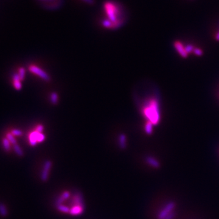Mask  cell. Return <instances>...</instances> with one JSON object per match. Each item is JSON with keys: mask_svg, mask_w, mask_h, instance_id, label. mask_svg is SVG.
<instances>
[{"mask_svg": "<svg viewBox=\"0 0 219 219\" xmlns=\"http://www.w3.org/2000/svg\"><path fill=\"white\" fill-rule=\"evenodd\" d=\"M20 80H23L25 76V69L23 68H21L19 69V74H18Z\"/></svg>", "mask_w": 219, "mask_h": 219, "instance_id": "cell-20", "label": "cell"}, {"mask_svg": "<svg viewBox=\"0 0 219 219\" xmlns=\"http://www.w3.org/2000/svg\"><path fill=\"white\" fill-rule=\"evenodd\" d=\"M11 133L13 135V136H21L23 133L21 130H18V129H14L12 130L11 131Z\"/></svg>", "mask_w": 219, "mask_h": 219, "instance_id": "cell-22", "label": "cell"}, {"mask_svg": "<svg viewBox=\"0 0 219 219\" xmlns=\"http://www.w3.org/2000/svg\"><path fill=\"white\" fill-rule=\"evenodd\" d=\"M41 1H52L53 0H41Z\"/></svg>", "mask_w": 219, "mask_h": 219, "instance_id": "cell-28", "label": "cell"}, {"mask_svg": "<svg viewBox=\"0 0 219 219\" xmlns=\"http://www.w3.org/2000/svg\"><path fill=\"white\" fill-rule=\"evenodd\" d=\"M13 148H14V150L15 151V153L19 156H21L24 155V153H23V150L21 148V147L17 145V144H15L13 145Z\"/></svg>", "mask_w": 219, "mask_h": 219, "instance_id": "cell-17", "label": "cell"}, {"mask_svg": "<svg viewBox=\"0 0 219 219\" xmlns=\"http://www.w3.org/2000/svg\"><path fill=\"white\" fill-rule=\"evenodd\" d=\"M13 85L16 89H20L21 88V83L20 81H13Z\"/></svg>", "mask_w": 219, "mask_h": 219, "instance_id": "cell-24", "label": "cell"}, {"mask_svg": "<svg viewBox=\"0 0 219 219\" xmlns=\"http://www.w3.org/2000/svg\"><path fill=\"white\" fill-rule=\"evenodd\" d=\"M84 207L79 206H74L70 209L69 214L72 215H80L83 212Z\"/></svg>", "mask_w": 219, "mask_h": 219, "instance_id": "cell-10", "label": "cell"}, {"mask_svg": "<svg viewBox=\"0 0 219 219\" xmlns=\"http://www.w3.org/2000/svg\"><path fill=\"white\" fill-rule=\"evenodd\" d=\"M119 147L121 149L126 148V136L124 134H120L119 137Z\"/></svg>", "mask_w": 219, "mask_h": 219, "instance_id": "cell-12", "label": "cell"}, {"mask_svg": "<svg viewBox=\"0 0 219 219\" xmlns=\"http://www.w3.org/2000/svg\"><path fill=\"white\" fill-rule=\"evenodd\" d=\"M185 48H186V50L187 51V52L189 54L190 52H193V50L194 49V47L191 45V44H187L185 46Z\"/></svg>", "mask_w": 219, "mask_h": 219, "instance_id": "cell-23", "label": "cell"}, {"mask_svg": "<svg viewBox=\"0 0 219 219\" xmlns=\"http://www.w3.org/2000/svg\"><path fill=\"white\" fill-rule=\"evenodd\" d=\"M52 165V163L50 160H46L44 162L41 173V179L42 181L45 182L48 179Z\"/></svg>", "mask_w": 219, "mask_h": 219, "instance_id": "cell-6", "label": "cell"}, {"mask_svg": "<svg viewBox=\"0 0 219 219\" xmlns=\"http://www.w3.org/2000/svg\"><path fill=\"white\" fill-rule=\"evenodd\" d=\"M147 163L154 168H158L159 167V162L154 158L151 156H148L146 158Z\"/></svg>", "mask_w": 219, "mask_h": 219, "instance_id": "cell-11", "label": "cell"}, {"mask_svg": "<svg viewBox=\"0 0 219 219\" xmlns=\"http://www.w3.org/2000/svg\"><path fill=\"white\" fill-rule=\"evenodd\" d=\"M30 72L32 73L37 75L40 77H41L43 80L45 81H49L50 80V76L43 69L38 68L35 65H30L29 68Z\"/></svg>", "mask_w": 219, "mask_h": 219, "instance_id": "cell-5", "label": "cell"}, {"mask_svg": "<svg viewBox=\"0 0 219 219\" xmlns=\"http://www.w3.org/2000/svg\"><path fill=\"white\" fill-rule=\"evenodd\" d=\"M103 10L106 18L103 20L102 26L106 28H117L122 24V6L113 1L103 4Z\"/></svg>", "mask_w": 219, "mask_h": 219, "instance_id": "cell-1", "label": "cell"}, {"mask_svg": "<svg viewBox=\"0 0 219 219\" xmlns=\"http://www.w3.org/2000/svg\"><path fill=\"white\" fill-rule=\"evenodd\" d=\"M6 138L10 141V142L11 144H13V145L16 144V141L12 133H7L6 135Z\"/></svg>", "mask_w": 219, "mask_h": 219, "instance_id": "cell-19", "label": "cell"}, {"mask_svg": "<svg viewBox=\"0 0 219 219\" xmlns=\"http://www.w3.org/2000/svg\"><path fill=\"white\" fill-rule=\"evenodd\" d=\"M57 209H58L59 211L61 212L66 213V214H68V213L69 214V211H70L69 207H68L66 206L63 205V204L57 206Z\"/></svg>", "mask_w": 219, "mask_h": 219, "instance_id": "cell-14", "label": "cell"}, {"mask_svg": "<svg viewBox=\"0 0 219 219\" xmlns=\"http://www.w3.org/2000/svg\"><path fill=\"white\" fill-rule=\"evenodd\" d=\"M58 94L55 92H53L50 94V101L52 103L56 104L58 102Z\"/></svg>", "mask_w": 219, "mask_h": 219, "instance_id": "cell-18", "label": "cell"}, {"mask_svg": "<svg viewBox=\"0 0 219 219\" xmlns=\"http://www.w3.org/2000/svg\"><path fill=\"white\" fill-rule=\"evenodd\" d=\"M83 1L86 2L88 4H92L93 3V0H83Z\"/></svg>", "mask_w": 219, "mask_h": 219, "instance_id": "cell-27", "label": "cell"}, {"mask_svg": "<svg viewBox=\"0 0 219 219\" xmlns=\"http://www.w3.org/2000/svg\"><path fill=\"white\" fill-rule=\"evenodd\" d=\"M70 196V193L68 191H64L56 200L55 201V206H57L60 204H62L63 203L67 200L68 198H69V197Z\"/></svg>", "mask_w": 219, "mask_h": 219, "instance_id": "cell-9", "label": "cell"}, {"mask_svg": "<svg viewBox=\"0 0 219 219\" xmlns=\"http://www.w3.org/2000/svg\"><path fill=\"white\" fill-rule=\"evenodd\" d=\"M193 52L194 53V54H195L197 56H201L203 55V50L199 48L195 47L193 50Z\"/></svg>", "mask_w": 219, "mask_h": 219, "instance_id": "cell-21", "label": "cell"}, {"mask_svg": "<svg viewBox=\"0 0 219 219\" xmlns=\"http://www.w3.org/2000/svg\"><path fill=\"white\" fill-rule=\"evenodd\" d=\"M153 124L150 121H147L145 125V131L147 134H151L153 131Z\"/></svg>", "mask_w": 219, "mask_h": 219, "instance_id": "cell-13", "label": "cell"}, {"mask_svg": "<svg viewBox=\"0 0 219 219\" xmlns=\"http://www.w3.org/2000/svg\"><path fill=\"white\" fill-rule=\"evenodd\" d=\"M45 139V136L42 133H38L36 131H33L29 134V144L32 146H35L38 142H41Z\"/></svg>", "mask_w": 219, "mask_h": 219, "instance_id": "cell-4", "label": "cell"}, {"mask_svg": "<svg viewBox=\"0 0 219 219\" xmlns=\"http://www.w3.org/2000/svg\"><path fill=\"white\" fill-rule=\"evenodd\" d=\"M0 214L2 217H5L7 215V210L5 206L0 203Z\"/></svg>", "mask_w": 219, "mask_h": 219, "instance_id": "cell-15", "label": "cell"}, {"mask_svg": "<svg viewBox=\"0 0 219 219\" xmlns=\"http://www.w3.org/2000/svg\"><path fill=\"white\" fill-rule=\"evenodd\" d=\"M215 40L217 41H219V30L218 31V32L217 33V34L215 35Z\"/></svg>", "mask_w": 219, "mask_h": 219, "instance_id": "cell-26", "label": "cell"}, {"mask_svg": "<svg viewBox=\"0 0 219 219\" xmlns=\"http://www.w3.org/2000/svg\"><path fill=\"white\" fill-rule=\"evenodd\" d=\"M143 114L148 121L151 122L153 125H157L161 119L158 101L155 99L149 100L143 109Z\"/></svg>", "mask_w": 219, "mask_h": 219, "instance_id": "cell-2", "label": "cell"}, {"mask_svg": "<svg viewBox=\"0 0 219 219\" xmlns=\"http://www.w3.org/2000/svg\"><path fill=\"white\" fill-rule=\"evenodd\" d=\"M173 46L175 48V49L176 50V51L178 52V53L182 57V58H187V55H188V53L187 52L185 46H183L182 43H181L180 41H175L173 43Z\"/></svg>", "mask_w": 219, "mask_h": 219, "instance_id": "cell-7", "label": "cell"}, {"mask_svg": "<svg viewBox=\"0 0 219 219\" xmlns=\"http://www.w3.org/2000/svg\"><path fill=\"white\" fill-rule=\"evenodd\" d=\"M72 204L74 206H79L84 207V201L83 198L82 193L80 192L75 193L72 198Z\"/></svg>", "mask_w": 219, "mask_h": 219, "instance_id": "cell-8", "label": "cell"}, {"mask_svg": "<svg viewBox=\"0 0 219 219\" xmlns=\"http://www.w3.org/2000/svg\"><path fill=\"white\" fill-rule=\"evenodd\" d=\"M175 207L173 203H170L167 204L159 213V219H172L174 217V214L172 212L173 209Z\"/></svg>", "mask_w": 219, "mask_h": 219, "instance_id": "cell-3", "label": "cell"}, {"mask_svg": "<svg viewBox=\"0 0 219 219\" xmlns=\"http://www.w3.org/2000/svg\"><path fill=\"white\" fill-rule=\"evenodd\" d=\"M44 130V127L42 125H37V127H36V129H35V131H36L38 133H42V131H43Z\"/></svg>", "mask_w": 219, "mask_h": 219, "instance_id": "cell-25", "label": "cell"}, {"mask_svg": "<svg viewBox=\"0 0 219 219\" xmlns=\"http://www.w3.org/2000/svg\"><path fill=\"white\" fill-rule=\"evenodd\" d=\"M2 145L4 149L7 151H9L10 148V142L7 138H4L2 139Z\"/></svg>", "mask_w": 219, "mask_h": 219, "instance_id": "cell-16", "label": "cell"}]
</instances>
